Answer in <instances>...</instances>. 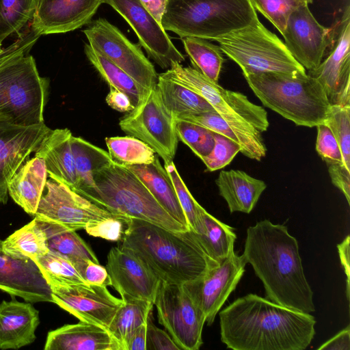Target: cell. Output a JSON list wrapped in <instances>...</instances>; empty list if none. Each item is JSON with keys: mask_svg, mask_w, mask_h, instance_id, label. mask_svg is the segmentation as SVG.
I'll list each match as a JSON object with an SVG mask.
<instances>
[{"mask_svg": "<svg viewBox=\"0 0 350 350\" xmlns=\"http://www.w3.org/2000/svg\"><path fill=\"white\" fill-rule=\"evenodd\" d=\"M220 336L234 350H304L315 335L316 320L250 293L219 312Z\"/></svg>", "mask_w": 350, "mask_h": 350, "instance_id": "cell-1", "label": "cell"}, {"mask_svg": "<svg viewBox=\"0 0 350 350\" xmlns=\"http://www.w3.org/2000/svg\"><path fill=\"white\" fill-rule=\"evenodd\" d=\"M242 255L262 282L267 299L299 312L315 311L298 242L286 226L264 219L248 227Z\"/></svg>", "mask_w": 350, "mask_h": 350, "instance_id": "cell-2", "label": "cell"}, {"mask_svg": "<svg viewBox=\"0 0 350 350\" xmlns=\"http://www.w3.org/2000/svg\"><path fill=\"white\" fill-rule=\"evenodd\" d=\"M120 245L131 250L161 281L183 285L219 262L208 256L193 231H172L129 218Z\"/></svg>", "mask_w": 350, "mask_h": 350, "instance_id": "cell-3", "label": "cell"}, {"mask_svg": "<svg viewBox=\"0 0 350 350\" xmlns=\"http://www.w3.org/2000/svg\"><path fill=\"white\" fill-rule=\"evenodd\" d=\"M163 75L203 97L241 137L245 156L260 161L267 153L261 136L269 126L266 110L242 93L224 89L193 67L174 62Z\"/></svg>", "mask_w": 350, "mask_h": 350, "instance_id": "cell-4", "label": "cell"}, {"mask_svg": "<svg viewBox=\"0 0 350 350\" xmlns=\"http://www.w3.org/2000/svg\"><path fill=\"white\" fill-rule=\"evenodd\" d=\"M243 76L264 106L296 125L314 127L325 121L331 105L319 83L307 73L267 72Z\"/></svg>", "mask_w": 350, "mask_h": 350, "instance_id": "cell-5", "label": "cell"}, {"mask_svg": "<svg viewBox=\"0 0 350 350\" xmlns=\"http://www.w3.org/2000/svg\"><path fill=\"white\" fill-rule=\"evenodd\" d=\"M94 181V187L77 193L116 215L146 221L172 231L190 230L175 220L126 166L113 162L97 171Z\"/></svg>", "mask_w": 350, "mask_h": 350, "instance_id": "cell-6", "label": "cell"}, {"mask_svg": "<svg viewBox=\"0 0 350 350\" xmlns=\"http://www.w3.org/2000/svg\"><path fill=\"white\" fill-rule=\"evenodd\" d=\"M257 19L249 0H168L161 25L180 38L215 41Z\"/></svg>", "mask_w": 350, "mask_h": 350, "instance_id": "cell-7", "label": "cell"}, {"mask_svg": "<svg viewBox=\"0 0 350 350\" xmlns=\"http://www.w3.org/2000/svg\"><path fill=\"white\" fill-rule=\"evenodd\" d=\"M29 52L20 53L0 68V115L23 126L44 122L49 93V79L39 75Z\"/></svg>", "mask_w": 350, "mask_h": 350, "instance_id": "cell-8", "label": "cell"}, {"mask_svg": "<svg viewBox=\"0 0 350 350\" xmlns=\"http://www.w3.org/2000/svg\"><path fill=\"white\" fill-rule=\"evenodd\" d=\"M215 41L223 53L239 66L243 75L267 72L306 73L285 44L259 19Z\"/></svg>", "mask_w": 350, "mask_h": 350, "instance_id": "cell-9", "label": "cell"}, {"mask_svg": "<svg viewBox=\"0 0 350 350\" xmlns=\"http://www.w3.org/2000/svg\"><path fill=\"white\" fill-rule=\"evenodd\" d=\"M118 124L126 134L150 146L164 163L173 161L178 143L175 118L165 107L157 85L119 120Z\"/></svg>", "mask_w": 350, "mask_h": 350, "instance_id": "cell-10", "label": "cell"}, {"mask_svg": "<svg viewBox=\"0 0 350 350\" xmlns=\"http://www.w3.org/2000/svg\"><path fill=\"white\" fill-rule=\"evenodd\" d=\"M154 305L159 323L180 350H198L203 344L202 334L206 318L183 285L160 280Z\"/></svg>", "mask_w": 350, "mask_h": 350, "instance_id": "cell-11", "label": "cell"}, {"mask_svg": "<svg viewBox=\"0 0 350 350\" xmlns=\"http://www.w3.org/2000/svg\"><path fill=\"white\" fill-rule=\"evenodd\" d=\"M88 44L149 90L157 85L159 75L139 45L132 43L115 25L99 18L84 29Z\"/></svg>", "mask_w": 350, "mask_h": 350, "instance_id": "cell-12", "label": "cell"}, {"mask_svg": "<svg viewBox=\"0 0 350 350\" xmlns=\"http://www.w3.org/2000/svg\"><path fill=\"white\" fill-rule=\"evenodd\" d=\"M115 215L66 185L50 178L46 180L34 216L75 231L84 228L90 222Z\"/></svg>", "mask_w": 350, "mask_h": 350, "instance_id": "cell-13", "label": "cell"}, {"mask_svg": "<svg viewBox=\"0 0 350 350\" xmlns=\"http://www.w3.org/2000/svg\"><path fill=\"white\" fill-rule=\"evenodd\" d=\"M246 263L243 256L234 251L211 266L200 277L183 284L191 299L203 311L208 325L213 323L218 312L235 290Z\"/></svg>", "mask_w": 350, "mask_h": 350, "instance_id": "cell-14", "label": "cell"}, {"mask_svg": "<svg viewBox=\"0 0 350 350\" xmlns=\"http://www.w3.org/2000/svg\"><path fill=\"white\" fill-rule=\"evenodd\" d=\"M327 57L308 70L323 88L331 105H350V8L347 5Z\"/></svg>", "mask_w": 350, "mask_h": 350, "instance_id": "cell-15", "label": "cell"}, {"mask_svg": "<svg viewBox=\"0 0 350 350\" xmlns=\"http://www.w3.org/2000/svg\"><path fill=\"white\" fill-rule=\"evenodd\" d=\"M127 22L135 32L148 56L163 69L185 58L171 41L166 31L144 8L139 0H104Z\"/></svg>", "mask_w": 350, "mask_h": 350, "instance_id": "cell-16", "label": "cell"}, {"mask_svg": "<svg viewBox=\"0 0 350 350\" xmlns=\"http://www.w3.org/2000/svg\"><path fill=\"white\" fill-rule=\"evenodd\" d=\"M53 302L81 321L108 329L123 300L116 297L107 286L66 284L51 286Z\"/></svg>", "mask_w": 350, "mask_h": 350, "instance_id": "cell-17", "label": "cell"}, {"mask_svg": "<svg viewBox=\"0 0 350 350\" xmlns=\"http://www.w3.org/2000/svg\"><path fill=\"white\" fill-rule=\"evenodd\" d=\"M282 35L291 55L308 70L320 64L327 49L334 42L333 32L315 19L308 5L298 8L290 14Z\"/></svg>", "mask_w": 350, "mask_h": 350, "instance_id": "cell-18", "label": "cell"}, {"mask_svg": "<svg viewBox=\"0 0 350 350\" xmlns=\"http://www.w3.org/2000/svg\"><path fill=\"white\" fill-rule=\"evenodd\" d=\"M51 130L44 122L23 126L0 115V203H7L10 181Z\"/></svg>", "mask_w": 350, "mask_h": 350, "instance_id": "cell-19", "label": "cell"}, {"mask_svg": "<svg viewBox=\"0 0 350 350\" xmlns=\"http://www.w3.org/2000/svg\"><path fill=\"white\" fill-rule=\"evenodd\" d=\"M105 268L111 286L122 300H144L154 304L160 280L131 250L120 244L111 247Z\"/></svg>", "mask_w": 350, "mask_h": 350, "instance_id": "cell-20", "label": "cell"}, {"mask_svg": "<svg viewBox=\"0 0 350 350\" xmlns=\"http://www.w3.org/2000/svg\"><path fill=\"white\" fill-rule=\"evenodd\" d=\"M104 0H38L31 21L37 36L62 33L89 23Z\"/></svg>", "mask_w": 350, "mask_h": 350, "instance_id": "cell-21", "label": "cell"}, {"mask_svg": "<svg viewBox=\"0 0 350 350\" xmlns=\"http://www.w3.org/2000/svg\"><path fill=\"white\" fill-rule=\"evenodd\" d=\"M0 239V290L30 303L53 302L51 290L33 260L9 256Z\"/></svg>", "mask_w": 350, "mask_h": 350, "instance_id": "cell-22", "label": "cell"}, {"mask_svg": "<svg viewBox=\"0 0 350 350\" xmlns=\"http://www.w3.org/2000/svg\"><path fill=\"white\" fill-rule=\"evenodd\" d=\"M39 312L30 302L3 301L0 303V349H18L36 338Z\"/></svg>", "mask_w": 350, "mask_h": 350, "instance_id": "cell-23", "label": "cell"}, {"mask_svg": "<svg viewBox=\"0 0 350 350\" xmlns=\"http://www.w3.org/2000/svg\"><path fill=\"white\" fill-rule=\"evenodd\" d=\"M45 350H121L109 332L98 325L80 321L48 333Z\"/></svg>", "mask_w": 350, "mask_h": 350, "instance_id": "cell-24", "label": "cell"}, {"mask_svg": "<svg viewBox=\"0 0 350 350\" xmlns=\"http://www.w3.org/2000/svg\"><path fill=\"white\" fill-rule=\"evenodd\" d=\"M72 136V133L66 128L51 130L41 142L35 156L44 161L50 178L75 191L77 174L71 147Z\"/></svg>", "mask_w": 350, "mask_h": 350, "instance_id": "cell-25", "label": "cell"}, {"mask_svg": "<svg viewBox=\"0 0 350 350\" xmlns=\"http://www.w3.org/2000/svg\"><path fill=\"white\" fill-rule=\"evenodd\" d=\"M215 183L230 213H251L267 188L263 180L239 170L221 171Z\"/></svg>", "mask_w": 350, "mask_h": 350, "instance_id": "cell-26", "label": "cell"}, {"mask_svg": "<svg viewBox=\"0 0 350 350\" xmlns=\"http://www.w3.org/2000/svg\"><path fill=\"white\" fill-rule=\"evenodd\" d=\"M44 161L36 157L27 160L10 181L8 195L27 214L35 215L46 182Z\"/></svg>", "mask_w": 350, "mask_h": 350, "instance_id": "cell-27", "label": "cell"}, {"mask_svg": "<svg viewBox=\"0 0 350 350\" xmlns=\"http://www.w3.org/2000/svg\"><path fill=\"white\" fill-rule=\"evenodd\" d=\"M126 167L138 177L159 204L175 220L190 229L174 185L157 154L151 163Z\"/></svg>", "mask_w": 350, "mask_h": 350, "instance_id": "cell-28", "label": "cell"}, {"mask_svg": "<svg viewBox=\"0 0 350 350\" xmlns=\"http://www.w3.org/2000/svg\"><path fill=\"white\" fill-rule=\"evenodd\" d=\"M234 228L221 222L200 205L198 220L191 230L206 254L216 262H220L234 252L237 235Z\"/></svg>", "mask_w": 350, "mask_h": 350, "instance_id": "cell-29", "label": "cell"}, {"mask_svg": "<svg viewBox=\"0 0 350 350\" xmlns=\"http://www.w3.org/2000/svg\"><path fill=\"white\" fill-rule=\"evenodd\" d=\"M157 86L165 107L174 117L181 114L216 113L203 97L163 73L159 75Z\"/></svg>", "mask_w": 350, "mask_h": 350, "instance_id": "cell-30", "label": "cell"}, {"mask_svg": "<svg viewBox=\"0 0 350 350\" xmlns=\"http://www.w3.org/2000/svg\"><path fill=\"white\" fill-rule=\"evenodd\" d=\"M71 147L77 174L75 191L94 187V174L113 163L109 152L80 137L73 135Z\"/></svg>", "mask_w": 350, "mask_h": 350, "instance_id": "cell-31", "label": "cell"}, {"mask_svg": "<svg viewBox=\"0 0 350 350\" xmlns=\"http://www.w3.org/2000/svg\"><path fill=\"white\" fill-rule=\"evenodd\" d=\"M5 253L19 259H33L46 254V235L37 218L16 230L2 242Z\"/></svg>", "mask_w": 350, "mask_h": 350, "instance_id": "cell-32", "label": "cell"}, {"mask_svg": "<svg viewBox=\"0 0 350 350\" xmlns=\"http://www.w3.org/2000/svg\"><path fill=\"white\" fill-rule=\"evenodd\" d=\"M85 54L109 87L126 93L135 107L148 91L108 58L95 51L89 44L84 46Z\"/></svg>", "mask_w": 350, "mask_h": 350, "instance_id": "cell-33", "label": "cell"}, {"mask_svg": "<svg viewBox=\"0 0 350 350\" xmlns=\"http://www.w3.org/2000/svg\"><path fill=\"white\" fill-rule=\"evenodd\" d=\"M39 220L46 232L50 251L64 255L70 260L83 259L99 263L93 250L75 230L56 223Z\"/></svg>", "mask_w": 350, "mask_h": 350, "instance_id": "cell-34", "label": "cell"}, {"mask_svg": "<svg viewBox=\"0 0 350 350\" xmlns=\"http://www.w3.org/2000/svg\"><path fill=\"white\" fill-rule=\"evenodd\" d=\"M153 306L152 303L144 300H123L107 329L120 344L121 350H125L131 336L147 321Z\"/></svg>", "mask_w": 350, "mask_h": 350, "instance_id": "cell-35", "label": "cell"}, {"mask_svg": "<svg viewBox=\"0 0 350 350\" xmlns=\"http://www.w3.org/2000/svg\"><path fill=\"white\" fill-rule=\"evenodd\" d=\"M181 39L193 67L212 81L218 83L224 61L220 47L203 38L185 37Z\"/></svg>", "mask_w": 350, "mask_h": 350, "instance_id": "cell-36", "label": "cell"}, {"mask_svg": "<svg viewBox=\"0 0 350 350\" xmlns=\"http://www.w3.org/2000/svg\"><path fill=\"white\" fill-rule=\"evenodd\" d=\"M105 143L112 161L123 166L151 163L157 154L144 142L130 135L106 137Z\"/></svg>", "mask_w": 350, "mask_h": 350, "instance_id": "cell-37", "label": "cell"}, {"mask_svg": "<svg viewBox=\"0 0 350 350\" xmlns=\"http://www.w3.org/2000/svg\"><path fill=\"white\" fill-rule=\"evenodd\" d=\"M32 260L40 269L50 287L75 284H88L72 261L64 255L49 250L46 254Z\"/></svg>", "mask_w": 350, "mask_h": 350, "instance_id": "cell-38", "label": "cell"}, {"mask_svg": "<svg viewBox=\"0 0 350 350\" xmlns=\"http://www.w3.org/2000/svg\"><path fill=\"white\" fill-rule=\"evenodd\" d=\"M38 0H0V43L31 22Z\"/></svg>", "mask_w": 350, "mask_h": 350, "instance_id": "cell-39", "label": "cell"}, {"mask_svg": "<svg viewBox=\"0 0 350 350\" xmlns=\"http://www.w3.org/2000/svg\"><path fill=\"white\" fill-rule=\"evenodd\" d=\"M178 138L200 159L208 155L214 146L213 132L198 124L175 120Z\"/></svg>", "mask_w": 350, "mask_h": 350, "instance_id": "cell-40", "label": "cell"}, {"mask_svg": "<svg viewBox=\"0 0 350 350\" xmlns=\"http://www.w3.org/2000/svg\"><path fill=\"white\" fill-rule=\"evenodd\" d=\"M340 147L345 166L350 170V105H331L325 121Z\"/></svg>", "mask_w": 350, "mask_h": 350, "instance_id": "cell-41", "label": "cell"}, {"mask_svg": "<svg viewBox=\"0 0 350 350\" xmlns=\"http://www.w3.org/2000/svg\"><path fill=\"white\" fill-rule=\"evenodd\" d=\"M254 9L267 18L283 33L290 14L298 8L313 0H249Z\"/></svg>", "mask_w": 350, "mask_h": 350, "instance_id": "cell-42", "label": "cell"}, {"mask_svg": "<svg viewBox=\"0 0 350 350\" xmlns=\"http://www.w3.org/2000/svg\"><path fill=\"white\" fill-rule=\"evenodd\" d=\"M164 167L174 185L176 196L185 215L190 230H193L198 220L200 204L185 185L174 162L164 163Z\"/></svg>", "mask_w": 350, "mask_h": 350, "instance_id": "cell-43", "label": "cell"}, {"mask_svg": "<svg viewBox=\"0 0 350 350\" xmlns=\"http://www.w3.org/2000/svg\"><path fill=\"white\" fill-rule=\"evenodd\" d=\"M214 146L211 152L201 160L206 170L213 172L226 167L241 151L238 143L218 133H213Z\"/></svg>", "mask_w": 350, "mask_h": 350, "instance_id": "cell-44", "label": "cell"}, {"mask_svg": "<svg viewBox=\"0 0 350 350\" xmlns=\"http://www.w3.org/2000/svg\"><path fill=\"white\" fill-rule=\"evenodd\" d=\"M131 217L115 215L88 224L84 229L92 237L111 241H120L124 236L127 221Z\"/></svg>", "mask_w": 350, "mask_h": 350, "instance_id": "cell-45", "label": "cell"}, {"mask_svg": "<svg viewBox=\"0 0 350 350\" xmlns=\"http://www.w3.org/2000/svg\"><path fill=\"white\" fill-rule=\"evenodd\" d=\"M316 150L326 164L344 163L338 144L325 122L318 124Z\"/></svg>", "mask_w": 350, "mask_h": 350, "instance_id": "cell-46", "label": "cell"}, {"mask_svg": "<svg viewBox=\"0 0 350 350\" xmlns=\"http://www.w3.org/2000/svg\"><path fill=\"white\" fill-rule=\"evenodd\" d=\"M71 261L88 284L111 286V280L107 269L99 263L83 259Z\"/></svg>", "mask_w": 350, "mask_h": 350, "instance_id": "cell-47", "label": "cell"}, {"mask_svg": "<svg viewBox=\"0 0 350 350\" xmlns=\"http://www.w3.org/2000/svg\"><path fill=\"white\" fill-rule=\"evenodd\" d=\"M150 312L147 319L146 350H180L168 333L152 322Z\"/></svg>", "mask_w": 350, "mask_h": 350, "instance_id": "cell-48", "label": "cell"}, {"mask_svg": "<svg viewBox=\"0 0 350 350\" xmlns=\"http://www.w3.org/2000/svg\"><path fill=\"white\" fill-rule=\"evenodd\" d=\"M332 184L345 196L348 204H350V170L344 163L327 164Z\"/></svg>", "mask_w": 350, "mask_h": 350, "instance_id": "cell-49", "label": "cell"}, {"mask_svg": "<svg viewBox=\"0 0 350 350\" xmlns=\"http://www.w3.org/2000/svg\"><path fill=\"white\" fill-rule=\"evenodd\" d=\"M33 45V40L26 34H21L16 42L0 54V68L20 53L29 51Z\"/></svg>", "mask_w": 350, "mask_h": 350, "instance_id": "cell-50", "label": "cell"}, {"mask_svg": "<svg viewBox=\"0 0 350 350\" xmlns=\"http://www.w3.org/2000/svg\"><path fill=\"white\" fill-rule=\"evenodd\" d=\"M105 101L112 109L120 112H129L134 109L129 96L118 89L109 87Z\"/></svg>", "mask_w": 350, "mask_h": 350, "instance_id": "cell-51", "label": "cell"}, {"mask_svg": "<svg viewBox=\"0 0 350 350\" xmlns=\"http://www.w3.org/2000/svg\"><path fill=\"white\" fill-rule=\"evenodd\" d=\"M318 349L350 350V327L348 325L334 336L322 344Z\"/></svg>", "mask_w": 350, "mask_h": 350, "instance_id": "cell-52", "label": "cell"}, {"mask_svg": "<svg viewBox=\"0 0 350 350\" xmlns=\"http://www.w3.org/2000/svg\"><path fill=\"white\" fill-rule=\"evenodd\" d=\"M349 242L350 237L347 235L346 238L339 244L337 245L338 252L345 273L346 275V293L347 298L349 300L350 295L349 278H350V266H349Z\"/></svg>", "mask_w": 350, "mask_h": 350, "instance_id": "cell-53", "label": "cell"}, {"mask_svg": "<svg viewBox=\"0 0 350 350\" xmlns=\"http://www.w3.org/2000/svg\"><path fill=\"white\" fill-rule=\"evenodd\" d=\"M147 321L139 326L129 339L125 350H146Z\"/></svg>", "mask_w": 350, "mask_h": 350, "instance_id": "cell-54", "label": "cell"}, {"mask_svg": "<svg viewBox=\"0 0 350 350\" xmlns=\"http://www.w3.org/2000/svg\"><path fill=\"white\" fill-rule=\"evenodd\" d=\"M168 0H139L144 8L161 25Z\"/></svg>", "mask_w": 350, "mask_h": 350, "instance_id": "cell-55", "label": "cell"}, {"mask_svg": "<svg viewBox=\"0 0 350 350\" xmlns=\"http://www.w3.org/2000/svg\"><path fill=\"white\" fill-rule=\"evenodd\" d=\"M3 49L1 48V44L0 43V54L3 52Z\"/></svg>", "mask_w": 350, "mask_h": 350, "instance_id": "cell-56", "label": "cell"}]
</instances>
